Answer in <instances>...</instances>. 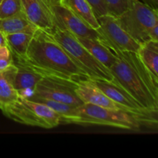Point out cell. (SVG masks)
I'll return each mask as SVG.
<instances>
[{"mask_svg": "<svg viewBox=\"0 0 158 158\" xmlns=\"http://www.w3.org/2000/svg\"><path fill=\"white\" fill-rule=\"evenodd\" d=\"M33 34L34 32H19L5 35L7 46L12 53V57L22 59L26 56Z\"/></svg>", "mask_w": 158, "mask_h": 158, "instance_id": "obj_19", "label": "cell"}, {"mask_svg": "<svg viewBox=\"0 0 158 158\" xmlns=\"http://www.w3.org/2000/svg\"><path fill=\"white\" fill-rule=\"evenodd\" d=\"M90 80V79H89ZM110 99L118 104L124 106L130 112L137 114H148L158 113L148 110L140 104L131 94L116 82L105 80H91Z\"/></svg>", "mask_w": 158, "mask_h": 158, "instance_id": "obj_10", "label": "cell"}, {"mask_svg": "<svg viewBox=\"0 0 158 158\" xmlns=\"http://www.w3.org/2000/svg\"><path fill=\"white\" fill-rule=\"evenodd\" d=\"M23 12L21 0H2L0 4V19L7 18Z\"/></svg>", "mask_w": 158, "mask_h": 158, "instance_id": "obj_21", "label": "cell"}, {"mask_svg": "<svg viewBox=\"0 0 158 158\" xmlns=\"http://www.w3.org/2000/svg\"><path fill=\"white\" fill-rule=\"evenodd\" d=\"M36 29L23 11L12 16L0 19V32L4 35L19 32H35Z\"/></svg>", "mask_w": 158, "mask_h": 158, "instance_id": "obj_15", "label": "cell"}, {"mask_svg": "<svg viewBox=\"0 0 158 158\" xmlns=\"http://www.w3.org/2000/svg\"><path fill=\"white\" fill-rule=\"evenodd\" d=\"M87 2L92 7L97 18L109 14L107 7L103 0H87Z\"/></svg>", "mask_w": 158, "mask_h": 158, "instance_id": "obj_24", "label": "cell"}, {"mask_svg": "<svg viewBox=\"0 0 158 158\" xmlns=\"http://www.w3.org/2000/svg\"><path fill=\"white\" fill-rule=\"evenodd\" d=\"M137 55L150 73L158 80V41L149 40L140 44Z\"/></svg>", "mask_w": 158, "mask_h": 158, "instance_id": "obj_17", "label": "cell"}, {"mask_svg": "<svg viewBox=\"0 0 158 158\" xmlns=\"http://www.w3.org/2000/svg\"><path fill=\"white\" fill-rule=\"evenodd\" d=\"M77 86V83H76L43 77L36 85L31 96L43 97L77 106L83 104V102L76 93Z\"/></svg>", "mask_w": 158, "mask_h": 158, "instance_id": "obj_9", "label": "cell"}, {"mask_svg": "<svg viewBox=\"0 0 158 158\" xmlns=\"http://www.w3.org/2000/svg\"><path fill=\"white\" fill-rule=\"evenodd\" d=\"M97 20L99 27L96 30L100 35L99 40L114 54L124 51L137 52L140 44L119 25L114 15L106 14Z\"/></svg>", "mask_w": 158, "mask_h": 158, "instance_id": "obj_7", "label": "cell"}, {"mask_svg": "<svg viewBox=\"0 0 158 158\" xmlns=\"http://www.w3.org/2000/svg\"><path fill=\"white\" fill-rule=\"evenodd\" d=\"M1 108H2V104L0 103V110H1Z\"/></svg>", "mask_w": 158, "mask_h": 158, "instance_id": "obj_27", "label": "cell"}, {"mask_svg": "<svg viewBox=\"0 0 158 158\" xmlns=\"http://www.w3.org/2000/svg\"><path fill=\"white\" fill-rule=\"evenodd\" d=\"M76 93L83 103H91L108 109L130 112L127 108L110 99L91 80H82L77 83Z\"/></svg>", "mask_w": 158, "mask_h": 158, "instance_id": "obj_11", "label": "cell"}, {"mask_svg": "<svg viewBox=\"0 0 158 158\" xmlns=\"http://www.w3.org/2000/svg\"><path fill=\"white\" fill-rule=\"evenodd\" d=\"M12 60L15 66L12 85L19 95L28 98L32 95L36 85L43 77L20 60L15 58H12Z\"/></svg>", "mask_w": 158, "mask_h": 158, "instance_id": "obj_13", "label": "cell"}, {"mask_svg": "<svg viewBox=\"0 0 158 158\" xmlns=\"http://www.w3.org/2000/svg\"><path fill=\"white\" fill-rule=\"evenodd\" d=\"M56 41L60 44L74 63L88 76L90 80L113 81L114 77L108 68L94 58L90 52L67 30L55 28L51 32Z\"/></svg>", "mask_w": 158, "mask_h": 158, "instance_id": "obj_6", "label": "cell"}, {"mask_svg": "<svg viewBox=\"0 0 158 158\" xmlns=\"http://www.w3.org/2000/svg\"><path fill=\"white\" fill-rule=\"evenodd\" d=\"M27 99L32 100V101L43 103V104H45L46 106H49V108H51L52 110L56 112L57 114L60 116V118L63 117H65V116H67L68 114H70L76 107V106H73V105L66 104V103H60V102H56L52 100H49V99L35 97V96H31V97H29V98Z\"/></svg>", "mask_w": 158, "mask_h": 158, "instance_id": "obj_20", "label": "cell"}, {"mask_svg": "<svg viewBox=\"0 0 158 158\" xmlns=\"http://www.w3.org/2000/svg\"><path fill=\"white\" fill-rule=\"evenodd\" d=\"M120 26L140 44L158 41V10L140 0H132L129 7L115 16Z\"/></svg>", "mask_w": 158, "mask_h": 158, "instance_id": "obj_4", "label": "cell"}, {"mask_svg": "<svg viewBox=\"0 0 158 158\" xmlns=\"http://www.w3.org/2000/svg\"><path fill=\"white\" fill-rule=\"evenodd\" d=\"M46 1L56 28L69 31L75 36L99 40L100 35L97 31L86 24L70 9L62 5L60 0Z\"/></svg>", "mask_w": 158, "mask_h": 158, "instance_id": "obj_8", "label": "cell"}, {"mask_svg": "<svg viewBox=\"0 0 158 158\" xmlns=\"http://www.w3.org/2000/svg\"><path fill=\"white\" fill-rule=\"evenodd\" d=\"M6 117L17 123L51 129L60 124V116L49 106L19 95L15 101L3 105Z\"/></svg>", "mask_w": 158, "mask_h": 158, "instance_id": "obj_5", "label": "cell"}, {"mask_svg": "<svg viewBox=\"0 0 158 158\" xmlns=\"http://www.w3.org/2000/svg\"><path fill=\"white\" fill-rule=\"evenodd\" d=\"M77 37V40L90 52L91 55L97 59L100 63L110 69L117 60V56L109 48L103 45L99 40L83 37Z\"/></svg>", "mask_w": 158, "mask_h": 158, "instance_id": "obj_14", "label": "cell"}, {"mask_svg": "<svg viewBox=\"0 0 158 158\" xmlns=\"http://www.w3.org/2000/svg\"><path fill=\"white\" fill-rule=\"evenodd\" d=\"M23 11L37 28L52 32L55 29L52 15L46 0H21Z\"/></svg>", "mask_w": 158, "mask_h": 158, "instance_id": "obj_12", "label": "cell"}, {"mask_svg": "<svg viewBox=\"0 0 158 158\" xmlns=\"http://www.w3.org/2000/svg\"><path fill=\"white\" fill-rule=\"evenodd\" d=\"M15 66L12 63L5 70L0 72V103L2 106L15 101L19 94L12 85Z\"/></svg>", "mask_w": 158, "mask_h": 158, "instance_id": "obj_18", "label": "cell"}, {"mask_svg": "<svg viewBox=\"0 0 158 158\" xmlns=\"http://www.w3.org/2000/svg\"><path fill=\"white\" fill-rule=\"evenodd\" d=\"M117 60L110 68L114 81L148 110L158 112V80L143 65L137 52L115 53Z\"/></svg>", "mask_w": 158, "mask_h": 158, "instance_id": "obj_2", "label": "cell"}, {"mask_svg": "<svg viewBox=\"0 0 158 158\" xmlns=\"http://www.w3.org/2000/svg\"><path fill=\"white\" fill-rule=\"evenodd\" d=\"M60 2L70 9L93 29L99 27L97 18L87 0H60Z\"/></svg>", "mask_w": 158, "mask_h": 158, "instance_id": "obj_16", "label": "cell"}, {"mask_svg": "<svg viewBox=\"0 0 158 158\" xmlns=\"http://www.w3.org/2000/svg\"><path fill=\"white\" fill-rule=\"evenodd\" d=\"M7 46V43H6V35L2 32H0V46Z\"/></svg>", "mask_w": 158, "mask_h": 158, "instance_id": "obj_26", "label": "cell"}, {"mask_svg": "<svg viewBox=\"0 0 158 158\" xmlns=\"http://www.w3.org/2000/svg\"><path fill=\"white\" fill-rule=\"evenodd\" d=\"M140 1L152 9L158 10V0H140Z\"/></svg>", "mask_w": 158, "mask_h": 158, "instance_id": "obj_25", "label": "cell"}, {"mask_svg": "<svg viewBox=\"0 0 158 158\" xmlns=\"http://www.w3.org/2000/svg\"><path fill=\"white\" fill-rule=\"evenodd\" d=\"M2 0H0V4H1V2H2Z\"/></svg>", "mask_w": 158, "mask_h": 158, "instance_id": "obj_28", "label": "cell"}, {"mask_svg": "<svg viewBox=\"0 0 158 158\" xmlns=\"http://www.w3.org/2000/svg\"><path fill=\"white\" fill-rule=\"evenodd\" d=\"M109 14L117 16L124 12L131 5L132 0H103Z\"/></svg>", "mask_w": 158, "mask_h": 158, "instance_id": "obj_22", "label": "cell"}, {"mask_svg": "<svg viewBox=\"0 0 158 158\" xmlns=\"http://www.w3.org/2000/svg\"><path fill=\"white\" fill-rule=\"evenodd\" d=\"M13 63L12 56L7 46H0V72L7 69Z\"/></svg>", "mask_w": 158, "mask_h": 158, "instance_id": "obj_23", "label": "cell"}, {"mask_svg": "<svg viewBox=\"0 0 158 158\" xmlns=\"http://www.w3.org/2000/svg\"><path fill=\"white\" fill-rule=\"evenodd\" d=\"M158 113L137 114L117 110L108 109L83 103L67 116L60 118V124L102 125L120 129L139 131L141 127H157Z\"/></svg>", "mask_w": 158, "mask_h": 158, "instance_id": "obj_3", "label": "cell"}, {"mask_svg": "<svg viewBox=\"0 0 158 158\" xmlns=\"http://www.w3.org/2000/svg\"><path fill=\"white\" fill-rule=\"evenodd\" d=\"M17 59L43 77L79 83L89 80L66 51L47 31L37 28L28 47L26 56Z\"/></svg>", "mask_w": 158, "mask_h": 158, "instance_id": "obj_1", "label": "cell"}]
</instances>
